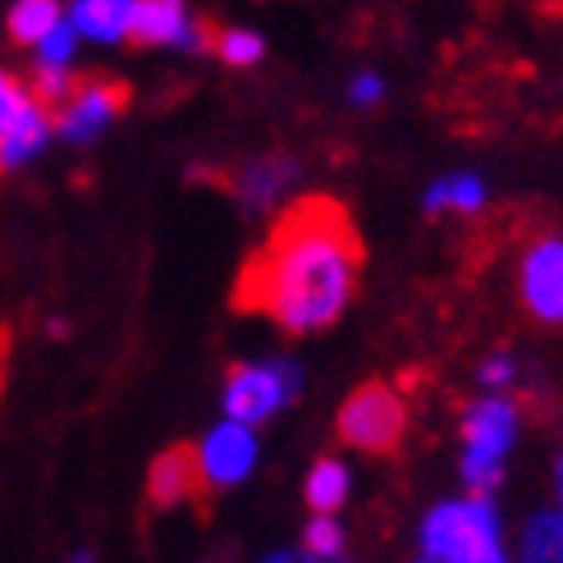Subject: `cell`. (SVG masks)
Listing matches in <instances>:
<instances>
[{
	"label": "cell",
	"instance_id": "cell-1",
	"mask_svg": "<svg viewBox=\"0 0 563 563\" xmlns=\"http://www.w3.org/2000/svg\"><path fill=\"white\" fill-rule=\"evenodd\" d=\"M362 285V239L340 202L307 197L271 230L239 279V307L289 334L340 325Z\"/></svg>",
	"mask_w": 563,
	"mask_h": 563
},
{
	"label": "cell",
	"instance_id": "cell-2",
	"mask_svg": "<svg viewBox=\"0 0 563 563\" xmlns=\"http://www.w3.org/2000/svg\"><path fill=\"white\" fill-rule=\"evenodd\" d=\"M421 563H504L509 559V527L490 490H459L435 499L417 522Z\"/></svg>",
	"mask_w": 563,
	"mask_h": 563
},
{
	"label": "cell",
	"instance_id": "cell-3",
	"mask_svg": "<svg viewBox=\"0 0 563 563\" xmlns=\"http://www.w3.org/2000/svg\"><path fill=\"white\" fill-rule=\"evenodd\" d=\"M518 440H522V404L514 394L482 389L459 417V482L467 490L495 495L509 482Z\"/></svg>",
	"mask_w": 563,
	"mask_h": 563
},
{
	"label": "cell",
	"instance_id": "cell-4",
	"mask_svg": "<svg viewBox=\"0 0 563 563\" xmlns=\"http://www.w3.org/2000/svg\"><path fill=\"white\" fill-rule=\"evenodd\" d=\"M307 389V372L298 357H252L234 362L220 385V412L239 417L247 427H266L285 408H294Z\"/></svg>",
	"mask_w": 563,
	"mask_h": 563
},
{
	"label": "cell",
	"instance_id": "cell-5",
	"mask_svg": "<svg viewBox=\"0 0 563 563\" xmlns=\"http://www.w3.org/2000/svg\"><path fill=\"white\" fill-rule=\"evenodd\" d=\"M334 435H340V444L353 449V454L385 459L408 435V399L385 380L357 385L340 404V412H334Z\"/></svg>",
	"mask_w": 563,
	"mask_h": 563
},
{
	"label": "cell",
	"instance_id": "cell-6",
	"mask_svg": "<svg viewBox=\"0 0 563 563\" xmlns=\"http://www.w3.org/2000/svg\"><path fill=\"white\" fill-rule=\"evenodd\" d=\"M192 463H197V476H202V490H211V495L239 490L262 463L257 427H247V421L220 412L216 427H207L202 440L192 444Z\"/></svg>",
	"mask_w": 563,
	"mask_h": 563
},
{
	"label": "cell",
	"instance_id": "cell-7",
	"mask_svg": "<svg viewBox=\"0 0 563 563\" xmlns=\"http://www.w3.org/2000/svg\"><path fill=\"white\" fill-rule=\"evenodd\" d=\"M518 302L537 325L563 330V234H541L522 247Z\"/></svg>",
	"mask_w": 563,
	"mask_h": 563
},
{
	"label": "cell",
	"instance_id": "cell-8",
	"mask_svg": "<svg viewBox=\"0 0 563 563\" xmlns=\"http://www.w3.org/2000/svg\"><path fill=\"white\" fill-rule=\"evenodd\" d=\"M211 27L188 10V0H133L129 42L152 51H184V55H211Z\"/></svg>",
	"mask_w": 563,
	"mask_h": 563
},
{
	"label": "cell",
	"instance_id": "cell-9",
	"mask_svg": "<svg viewBox=\"0 0 563 563\" xmlns=\"http://www.w3.org/2000/svg\"><path fill=\"white\" fill-rule=\"evenodd\" d=\"M129 92L110 78H82L69 88V97L55 106V137L69 147H88L124 115Z\"/></svg>",
	"mask_w": 563,
	"mask_h": 563
},
{
	"label": "cell",
	"instance_id": "cell-10",
	"mask_svg": "<svg viewBox=\"0 0 563 563\" xmlns=\"http://www.w3.org/2000/svg\"><path fill=\"white\" fill-rule=\"evenodd\" d=\"M302 179V165L294 156H257V161H243L234 179H230V192H234V202L243 216H271L285 197L298 188Z\"/></svg>",
	"mask_w": 563,
	"mask_h": 563
},
{
	"label": "cell",
	"instance_id": "cell-11",
	"mask_svg": "<svg viewBox=\"0 0 563 563\" xmlns=\"http://www.w3.org/2000/svg\"><path fill=\"white\" fill-rule=\"evenodd\" d=\"M51 143H55V110L33 92V101L0 133V175H23L27 165H37L46 156Z\"/></svg>",
	"mask_w": 563,
	"mask_h": 563
},
{
	"label": "cell",
	"instance_id": "cell-12",
	"mask_svg": "<svg viewBox=\"0 0 563 563\" xmlns=\"http://www.w3.org/2000/svg\"><path fill=\"white\" fill-rule=\"evenodd\" d=\"M490 207V179L472 165H459V170H444L435 175L427 188H421V216L440 220V216H459L472 220Z\"/></svg>",
	"mask_w": 563,
	"mask_h": 563
},
{
	"label": "cell",
	"instance_id": "cell-13",
	"mask_svg": "<svg viewBox=\"0 0 563 563\" xmlns=\"http://www.w3.org/2000/svg\"><path fill=\"white\" fill-rule=\"evenodd\" d=\"M202 490V476H197L192 449H165V454L152 459L147 467V499L156 509H179V504L197 499Z\"/></svg>",
	"mask_w": 563,
	"mask_h": 563
},
{
	"label": "cell",
	"instance_id": "cell-14",
	"mask_svg": "<svg viewBox=\"0 0 563 563\" xmlns=\"http://www.w3.org/2000/svg\"><path fill=\"white\" fill-rule=\"evenodd\" d=\"M65 14L78 27L82 42H92V46H120V42H129L133 0H69Z\"/></svg>",
	"mask_w": 563,
	"mask_h": 563
},
{
	"label": "cell",
	"instance_id": "cell-15",
	"mask_svg": "<svg viewBox=\"0 0 563 563\" xmlns=\"http://www.w3.org/2000/svg\"><path fill=\"white\" fill-rule=\"evenodd\" d=\"M353 499V467L340 454H321L302 476V504L312 514H344Z\"/></svg>",
	"mask_w": 563,
	"mask_h": 563
},
{
	"label": "cell",
	"instance_id": "cell-16",
	"mask_svg": "<svg viewBox=\"0 0 563 563\" xmlns=\"http://www.w3.org/2000/svg\"><path fill=\"white\" fill-rule=\"evenodd\" d=\"M518 554L527 563H563V514L554 504L537 509L518 531Z\"/></svg>",
	"mask_w": 563,
	"mask_h": 563
},
{
	"label": "cell",
	"instance_id": "cell-17",
	"mask_svg": "<svg viewBox=\"0 0 563 563\" xmlns=\"http://www.w3.org/2000/svg\"><path fill=\"white\" fill-rule=\"evenodd\" d=\"M60 19H65V0H14L5 10V33L14 46H33Z\"/></svg>",
	"mask_w": 563,
	"mask_h": 563
},
{
	"label": "cell",
	"instance_id": "cell-18",
	"mask_svg": "<svg viewBox=\"0 0 563 563\" xmlns=\"http://www.w3.org/2000/svg\"><path fill=\"white\" fill-rule=\"evenodd\" d=\"M298 554L312 563H340L349 554V531L340 522V514H312L302 522L298 537Z\"/></svg>",
	"mask_w": 563,
	"mask_h": 563
},
{
	"label": "cell",
	"instance_id": "cell-19",
	"mask_svg": "<svg viewBox=\"0 0 563 563\" xmlns=\"http://www.w3.org/2000/svg\"><path fill=\"white\" fill-rule=\"evenodd\" d=\"M211 55L224 69H252L266 60V37L257 27H220L211 37Z\"/></svg>",
	"mask_w": 563,
	"mask_h": 563
},
{
	"label": "cell",
	"instance_id": "cell-20",
	"mask_svg": "<svg viewBox=\"0 0 563 563\" xmlns=\"http://www.w3.org/2000/svg\"><path fill=\"white\" fill-rule=\"evenodd\" d=\"M27 51H33V69H65V74H74L78 51H82V37H78V27H74L69 14H65L42 42H33Z\"/></svg>",
	"mask_w": 563,
	"mask_h": 563
},
{
	"label": "cell",
	"instance_id": "cell-21",
	"mask_svg": "<svg viewBox=\"0 0 563 563\" xmlns=\"http://www.w3.org/2000/svg\"><path fill=\"white\" fill-rule=\"evenodd\" d=\"M476 385L495 394H514L522 385V357L514 349H495L476 362Z\"/></svg>",
	"mask_w": 563,
	"mask_h": 563
},
{
	"label": "cell",
	"instance_id": "cell-22",
	"mask_svg": "<svg viewBox=\"0 0 563 563\" xmlns=\"http://www.w3.org/2000/svg\"><path fill=\"white\" fill-rule=\"evenodd\" d=\"M385 97H389V78L380 69H357L344 82V101L353 110H376V106H385Z\"/></svg>",
	"mask_w": 563,
	"mask_h": 563
},
{
	"label": "cell",
	"instance_id": "cell-23",
	"mask_svg": "<svg viewBox=\"0 0 563 563\" xmlns=\"http://www.w3.org/2000/svg\"><path fill=\"white\" fill-rule=\"evenodd\" d=\"M27 101H33V82H23L14 69L0 65V133L10 129V120L19 115Z\"/></svg>",
	"mask_w": 563,
	"mask_h": 563
},
{
	"label": "cell",
	"instance_id": "cell-24",
	"mask_svg": "<svg viewBox=\"0 0 563 563\" xmlns=\"http://www.w3.org/2000/svg\"><path fill=\"white\" fill-rule=\"evenodd\" d=\"M550 504L563 514V454L554 459V467H550Z\"/></svg>",
	"mask_w": 563,
	"mask_h": 563
},
{
	"label": "cell",
	"instance_id": "cell-25",
	"mask_svg": "<svg viewBox=\"0 0 563 563\" xmlns=\"http://www.w3.org/2000/svg\"><path fill=\"white\" fill-rule=\"evenodd\" d=\"M46 330L55 334V340H65V334H69V325H65V317H51V321H46Z\"/></svg>",
	"mask_w": 563,
	"mask_h": 563
}]
</instances>
